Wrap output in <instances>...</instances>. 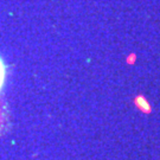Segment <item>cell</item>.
Listing matches in <instances>:
<instances>
[{
    "instance_id": "6da1fadb",
    "label": "cell",
    "mask_w": 160,
    "mask_h": 160,
    "mask_svg": "<svg viewBox=\"0 0 160 160\" xmlns=\"http://www.w3.org/2000/svg\"><path fill=\"white\" fill-rule=\"evenodd\" d=\"M5 78H6V65L2 61V58L0 57V92L4 87V83H5Z\"/></svg>"
}]
</instances>
